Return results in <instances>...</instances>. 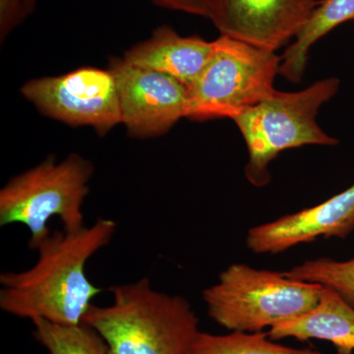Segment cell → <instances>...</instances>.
Segmentation results:
<instances>
[{
  "instance_id": "52a82bcc",
  "label": "cell",
  "mask_w": 354,
  "mask_h": 354,
  "mask_svg": "<svg viewBox=\"0 0 354 354\" xmlns=\"http://www.w3.org/2000/svg\"><path fill=\"white\" fill-rule=\"evenodd\" d=\"M21 94L44 115L100 135L121 123L120 97L111 70L82 67L59 76L28 81Z\"/></svg>"
},
{
  "instance_id": "6da1fadb",
  "label": "cell",
  "mask_w": 354,
  "mask_h": 354,
  "mask_svg": "<svg viewBox=\"0 0 354 354\" xmlns=\"http://www.w3.org/2000/svg\"><path fill=\"white\" fill-rule=\"evenodd\" d=\"M118 223L99 218L81 230L51 232L29 269L0 274V309L21 319L62 326L83 323L102 292L88 279V260L113 241Z\"/></svg>"
},
{
  "instance_id": "2e32d148",
  "label": "cell",
  "mask_w": 354,
  "mask_h": 354,
  "mask_svg": "<svg viewBox=\"0 0 354 354\" xmlns=\"http://www.w3.org/2000/svg\"><path fill=\"white\" fill-rule=\"evenodd\" d=\"M283 272L290 279L335 290L354 308V258L344 261L317 258L304 261Z\"/></svg>"
},
{
  "instance_id": "3957f363",
  "label": "cell",
  "mask_w": 354,
  "mask_h": 354,
  "mask_svg": "<svg viewBox=\"0 0 354 354\" xmlns=\"http://www.w3.org/2000/svg\"><path fill=\"white\" fill-rule=\"evenodd\" d=\"M341 81L322 79L297 92L272 94L234 118L248 151L244 174L261 188L271 181L269 165L279 153L307 145L335 146L339 140L317 123L319 109L339 92Z\"/></svg>"
},
{
  "instance_id": "e0dca14e",
  "label": "cell",
  "mask_w": 354,
  "mask_h": 354,
  "mask_svg": "<svg viewBox=\"0 0 354 354\" xmlns=\"http://www.w3.org/2000/svg\"><path fill=\"white\" fill-rule=\"evenodd\" d=\"M34 11L29 0H0V38L2 41Z\"/></svg>"
},
{
  "instance_id": "277c9868",
  "label": "cell",
  "mask_w": 354,
  "mask_h": 354,
  "mask_svg": "<svg viewBox=\"0 0 354 354\" xmlns=\"http://www.w3.org/2000/svg\"><path fill=\"white\" fill-rule=\"evenodd\" d=\"M323 286L288 278L283 272L235 263L205 288L207 314L230 332H264L318 304Z\"/></svg>"
},
{
  "instance_id": "8992f818",
  "label": "cell",
  "mask_w": 354,
  "mask_h": 354,
  "mask_svg": "<svg viewBox=\"0 0 354 354\" xmlns=\"http://www.w3.org/2000/svg\"><path fill=\"white\" fill-rule=\"evenodd\" d=\"M281 57L227 36L213 41L208 62L188 88L187 118L234 120L272 94Z\"/></svg>"
},
{
  "instance_id": "9a60e30c",
  "label": "cell",
  "mask_w": 354,
  "mask_h": 354,
  "mask_svg": "<svg viewBox=\"0 0 354 354\" xmlns=\"http://www.w3.org/2000/svg\"><path fill=\"white\" fill-rule=\"evenodd\" d=\"M32 324L35 339L48 354H111L102 335L86 323L62 326L36 319Z\"/></svg>"
},
{
  "instance_id": "ac0fdd59",
  "label": "cell",
  "mask_w": 354,
  "mask_h": 354,
  "mask_svg": "<svg viewBox=\"0 0 354 354\" xmlns=\"http://www.w3.org/2000/svg\"><path fill=\"white\" fill-rule=\"evenodd\" d=\"M156 6L179 12L201 16L209 19V6L207 0H150Z\"/></svg>"
},
{
  "instance_id": "4fadbf2b",
  "label": "cell",
  "mask_w": 354,
  "mask_h": 354,
  "mask_svg": "<svg viewBox=\"0 0 354 354\" xmlns=\"http://www.w3.org/2000/svg\"><path fill=\"white\" fill-rule=\"evenodd\" d=\"M354 20V0H321L309 19L281 55L279 75L299 83L308 62L309 50L337 26Z\"/></svg>"
},
{
  "instance_id": "d6986e66",
  "label": "cell",
  "mask_w": 354,
  "mask_h": 354,
  "mask_svg": "<svg viewBox=\"0 0 354 354\" xmlns=\"http://www.w3.org/2000/svg\"><path fill=\"white\" fill-rule=\"evenodd\" d=\"M30 4H31L32 8L35 9L36 7V0H29Z\"/></svg>"
},
{
  "instance_id": "ba28073f",
  "label": "cell",
  "mask_w": 354,
  "mask_h": 354,
  "mask_svg": "<svg viewBox=\"0 0 354 354\" xmlns=\"http://www.w3.org/2000/svg\"><path fill=\"white\" fill-rule=\"evenodd\" d=\"M109 70L118 86L121 123L131 136H162L187 118L188 87L174 77L124 58H114Z\"/></svg>"
},
{
  "instance_id": "30bf717a",
  "label": "cell",
  "mask_w": 354,
  "mask_h": 354,
  "mask_svg": "<svg viewBox=\"0 0 354 354\" xmlns=\"http://www.w3.org/2000/svg\"><path fill=\"white\" fill-rule=\"evenodd\" d=\"M354 230V183L317 206L249 228L245 243L254 254H279L317 239H346Z\"/></svg>"
},
{
  "instance_id": "8fae6325",
  "label": "cell",
  "mask_w": 354,
  "mask_h": 354,
  "mask_svg": "<svg viewBox=\"0 0 354 354\" xmlns=\"http://www.w3.org/2000/svg\"><path fill=\"white\" fill-rule=\"evenodd\" d=\"M212 50L213 41L180 36L171 27L162 26L150 38L127 51L123 58L137 66L174 77L189 88L208 62Z\"/></svg>"
},
{
  "instance_id": "5bb4252c",
  "label": "cell",
  "mask_w": 354,
  "mask_h": 354,
  "mask_svg": "<svg viewBox=\"0 0 354 354\" xmlns=\"http://www.w3.org/2000/svg\"><path fill=\"white\" fill-rule=\"evenodd\" d=\"M192 354H324L313 348H297L279 344L268 332H234L215 335L201 332L193 344Z\"/></svg>"
},
{
  "instance_id": "7c38bea8",
  "label": "cell",
  "mask_w": 354,
  "mask_h": 354,
  "mask_svg": "<svg viewBox=\"0 0 354 354\" xmlns=\"http://www.w3.org/2000/svg\"><path fill=\"white\" fill-rule=\"evenodd\" d=\"M267 332L274 341L319 339L330 342L337 354H353L354 308L339 293L323 286L320 300L313 309Z\"/></svg>"
},
{
  "instance_id": "5b68a950",
  "label": "cell",
  "mask_w": 354,
  "mask_h": 354,
  "mask_svg": "<svg viewBox=\"0 0 354 354\" xmlns=\"http://www.w3.org/2000/svg\"><path fill=\"white\" fill-rule=\"evenodd\" d=\"M93 174L94 165L78 153L60 162L53 156L46 158L0 190V227L18 223L27 227L31 250L51 234V218H59L68 232L86 227L83 207Z\"/></svg>"
},
{
  "instance_id": "9c48e42d",
  "label": "cell",
  "mask_w": 354,
  "mask_h": 354,
  "mask_svg": "<svg viewBox=\"0 0 354 354\" xmlns=\"http://www.w3.org/2000/svg\"><path fill=\"white\" fill-rule=\"evenodd\" d=\"M221 36L277 51L295 39L319 0H207Z\"/></svg>"
},
{
  "instance_id": "7a4b0ae2",
  "label": "cell",
  "mask_w": 354,
  "mask_h": 354,
  "mask_svg": "<svg viewBox=\"0 0 354 354\" xmlns=\"http://www.w3.org/2000/svg\"><path fill=\"white\" fill-rule=\"evenodd\" d=\"M109 292L111 304H93L83 322L102 335L111 354H192L199 319L185 297L156 290L146 277Z\"/></svg>"
}]
</instances>
